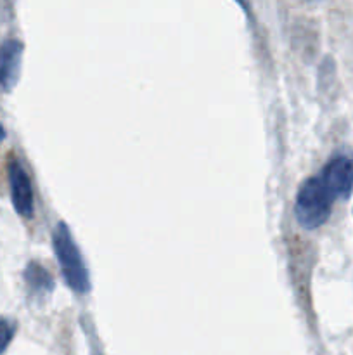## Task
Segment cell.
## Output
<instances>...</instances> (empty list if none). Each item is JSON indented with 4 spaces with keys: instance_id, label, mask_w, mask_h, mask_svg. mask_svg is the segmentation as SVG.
<instances>
[{
    "instance_id": "cell-1",
    "label": "cell",
    "mask_w": 353,
    "mask_h": 355,
    "mask_svg": "<svg viewBox=\"0 0 353 355\" xmlns=\"http://www.w3.org/2000/svg\"><path fill=\"white\" fill-rule=\"evenodd\" d=\"M338 200L327 186L320 173L305 180L300 187L294 203V215H296L298 224L303 229L314 231L320 227L329 220L332 211V203Z\"/></svg>"
},
{
    "instance_id": "cell-2",
    "label": "cell",
    "mask_w": 353,
    "mask_h": 355,
    "mask_svg": "<svg viewBox=\"0 0 353 355\" xmlns=\"http://www.w3.org/2000/svg\"><path fill=\"white\" fill-rule=\"evenodd\" d=\"M52 245L64 281L75 293L85 295L90 291L89 269L85 266L78 245L64 222H59L52 232Z\"/></svg>"
},
{
    "instance_id": "cell-3",
    "label": "cell",
    "mask_w": 353,
    "mask_h": 355,
    "mask_svg": "<svg viewBox=\"0 0 353 355\" xmlns=\"http://www.w3.org/2000/svg\"><path fill=\"white\" fill-rule=\"evenodd\" d=\"M9 189H10V201L16 210V214L23 218H31L35 211V201H33V187H31V180L28 177L26 170L23 168L17 159H10L9 168Z\"/></svg>"
},
{
    "instance_id": "cell-4",
    "label": "cell",
    "mask_w": 353,
    "mask_h": 355,
    "mask_svg": "<svg viewBox=\"0 0 353 355\" xmlns=\"http://www.w3.org/2000/svg\"><path fill=\"white\" fill-rule=\"evenodd\" d=\"M336 198H348L353 189V159L346 155H336L329 159L320 172Z\"/></svg>"
},
{
    "instance_id": "cell-5",
    "label": "cell",
    "mask_w": 353,
    "mask_h": 355,
    "mask_svg": "<svg viewBox=\"0 0 353 355\" xmlns=\"http://www.w3.org/2000/svg\"><path fill=\"white\" fill-rule=\"evenodd\" d=\"M24 45L19 40H7L0 47V87L6 92L16 87L21 75Z\"/></svg>"
},
{
    "instance_id": "cell-6",
    "label": "cell",
    "mask_w": 353,
    "mask_h": 355,
    "mask_svg": "<svg viewBox=\"0 0 353 355\" xmlns=\"http://www.w3.org/2000/svg\"><path fill=\"white\" fill-rule=\"evenodd\" d=\"M23 277L28 290L35 295H48L55 286L54 279H52L51 274L47 272V269L37 262L28 263L26 269H24L23 272Z\"/></svg>"
},
{
    "instance_id": "cell-7",
    "label": "cell",
    "mask_w": 353,
    "mask_h": 355,
    "mask_svg": "<svg viewBox=\"0 0 353 355\" xmlns=\"http://www.w3.org/2000/svg\"><path fill=\"white\" fill-rule=\"evenodd\" d=\"M17 324L9 318H0V355L7 350L16 335Z\"/></svg>"
},
{
    "instance_id": "cell-8",
    "label": "cell",
    "mask_w": 353,
    "mask_h": 355,
    "mask_svg": "<svg viewBox=\"0 0 353 355\" xmlns=\"http://www.w3.org/2000/svg\"><path fill=\"white\" fill-rule=\"evenodd\" d=\"M6 135H7V132H6V128L2 127V125H0V142L3 141V139H6Z\"/></svg>"
}]
</instances>
